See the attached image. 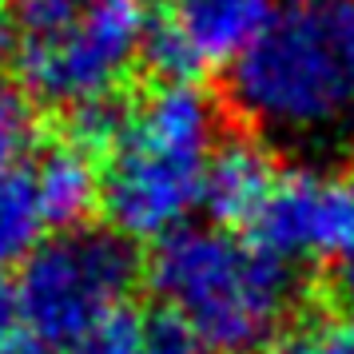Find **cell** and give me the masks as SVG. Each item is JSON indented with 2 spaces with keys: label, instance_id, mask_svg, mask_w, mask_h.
Here are the masks:
<instances>
[{
  "label": "cell",
  "instance_id": "8",
  "mask_svg": "<svg viewBox=\"0 0 354 354\" xmlns=\"http://www.w3.org/2000/svg\"><path fill=\"white\" fill-rule=\"evenodd\" d=\"M36 120L12 84H0V271L40 247L44 215L36 203Z\"/></svg>",
  "mask_w": 354,
  "mask_h": 354
},
{
  "label": "cell",
  "instance_id": "7",
  "mask_svg": "<svg viewBox=\"0 0 354 354\" xmlns=\"http://www.w3.org/2000/svg\"><path fill=\"white\" fill-rule=\"evenodd\" d=\"M274 0H163L151 20L147 56L167 80H195L207 68H231L263 32Z\"/></svg>",
  "mask_w": 354,
  "mask_h": 354
},
{
  "label": "cell",
  "instance_id": "2",
  "mask_svg": "<svg viewBox=\"0 0 354 354\" xmlns=\"http://www.w3.org/2000/svg\"><path fill=\"white\" fill-rule=\"evenodd\" d=\"M231 100L279 140L335 136L354 115V0H274L231 64Z\"/></svg>",
  "mask_w": 354,
  "mask_h": 354
},
{
  "label": "cell",
  "instance_id": "15",
  "mask_svg": "<svg viewBox=\"0 0 354 354\" xmlns=\"http://www.w3.org/2000/svg\"><path fill=\"white\" fill-rule=\"evenodd\" d=\"M335 287H338V303L346 306V315H351V322H354V247H351L342 259H338V279H335Z\"/></svg>",
  "mask_w": 354,
  "mask_h": 354
},
{
  "label": "cell",
  "instance_id": "13",
  "mask_svg": "<svg viewBox=\"0 0 354 354\" xmlns=\"http://www.w3.org/2000/svg\"><path fill=\"white\" fill-rule=\"evenodd\" d=\"M290 354H354V322H319L290 346Z\"/></svg>",
  "mask_w": 354,
  "mask_h": 354
},
{
  "label": "cell",
  "instance_id": "6",
  "mask_svg": "<svg viewBox=\"0 0 354 354\" xmlns=\"http://www.w3.org/2000/svg\"><path fill=\"white\" fill-rule=\"evenodd\" d=\"M255 243L279 263H326L354 247V171L283 167L255 215Z\"/></svg>",
  "mask_w": 354,
  "mask_h": 354
},
{
  "label": "cell",
  "instance_id": "5",
  "mask_svg": "<svg viewBox=\"0 0 354 354\" xmlns=\"http://www.w3.org/2000/svg\"><path fill=\"white\" fill-rule=\"evenodd\" d=\"M136 255L112 231H64L24 259L17 283L24 330L40 346H68L124 315Z\"/></svg>",
  "mask_w": 354,
  "mask_h": 354
},
{
  "label": "cell",
  "instance_id": "12",
  "mask_svg": "<svg viewBox=\"0 0 354 354\" xmlns=\"http://www.w3.org/2000/svg\"><path fill=\"white\" fill-rule=\"evenodd\" d=\"M136 354H203V346L195 342L179 322L160 319L140 326V342H136Z\"/></svg>",
  "mask_w": 354,
  "mask_h": 354
},
{
  "label": "cell",
  "instance_id": "1",
  "mask_svg": "<svg viewBox=\"0 0 354 354\" xmlns=\"http://www.w3.org/2000/svg\"><path fill=\"white\" fill-rule=\"evenodd\" d=\"M219 147V108L195 80H163L112 120L100 167V203L120 239L160 243L203 203Z\"/></svg>",
  "mask_w": 354,
  "mask_h": 354
},
{
  "label": "cell",
  "instance_id": "4",
  "mask_svg": "<svg viewBox=\"0 0 354 354\" xmlns=\"http://www.w3.org/2000/svg\"><path fill=\"white\" fill-rule=\"evenodd\" d=\"M17 72L44 104L96 112L147 56L144 0H17Z\"/></svg>",
  "mask_w": 354,
  "mask_h": 354
},
{
  "label": "cell",
  "instance_id": "11",
  "mask_svg": "<svg viewBox=\"0 0 354 354\" xmlns=\"http://www.w3.org/2000/svg\"><path fill=\"white\" fill-rule=\"evenodd\" d=\"M136 342H140V322L120 315V319L96 326L92 335L76 338L68 346H56L48 354H136Z\"/></svg>",
  "mask_w": 354,
  "mask_h": 354
},
{
  "label": "cell",
  "instance_id": "3",
  "mask_svg": "<svg viewBox=\"0 0 354 354\" xmlns=\"http://www.w3.org/2000/svg\"><path fill=\"white\" fill-rule=\"evenodd\" d=\"M156 299L203 354H259L283 335L295 274L227 227H179L147 263Z\"/></svg>",
  "mask_w": 354,
  "mask_h": 354
},
{
  "label": "cell",
  "instance_id": "10",
  "mask_svg": "<svg viewBox=\"0 0 354 354\" xmlns=\"http://www.w3.org/2000/svg\"><path fill=\"white\" fill-rule=\"evenodd\" d=\"M32 179L36 203H40V215L48 227L72 231L100 199V167L84 140H64V144L36 151Z\"/></svg>",
  "mask_w": 354,
  "mask_h": 354
},
{
  "label": "cell",
  "instance_id": "9",
  "mask_svg": "<svg viewBox=\"0 0 354 354\" xmlns=\"http://www.w3.org/2000/svg\"><path fill=\"white\" fill-rule=\"evenodd\" d=\"M279 167H274L271 151L247 140V136H231L219 140L215 156L207 163V179H203V203L207 215L219 227H239V223H255L259 207L267 203Z\"/></svg>",
  "mask_w": 354,
  "mask_h": 354
},
{
  "label": "cell",
  "instance_id": "14",
  "mask_svg": "<svg viewBox=\"0 0 354 354\" xmlns=\"http://www.w3.org/2000/svg\"><path fill=\"white\" fill-rule=\"evenodd\" d=\"M24 338H28V330H24V315H20L17 283H8L0 274V354H12Z\"/></svg>",
  "mask_w": 354,
  "mask_h": 354
},
{
  "label": "cell",
  "instance_id": "16",
  "mask_svg": "<svg viewBox=\"0 0 354 354\" xmlns=\"http://www.w3.org/2000/svg\"><path fill=\"white\" fill-rule=\"evenodd\" d=\"M17 48V24H12V8L0 0V60H8Z\"/></svg>",
  "mask_w": 354,
  "mask_h": 354
}]
</instances>
